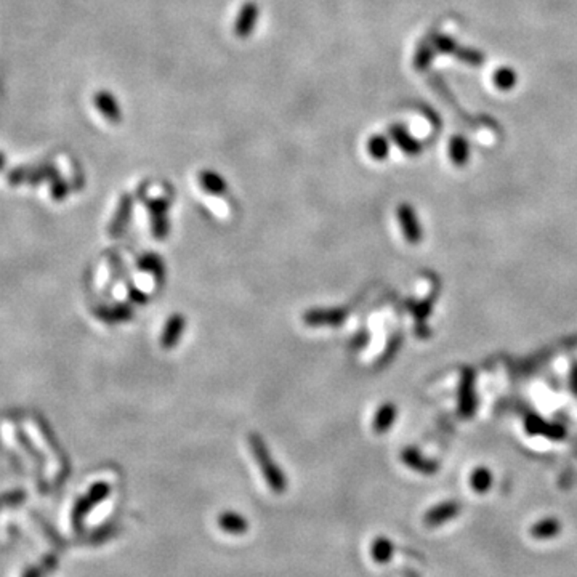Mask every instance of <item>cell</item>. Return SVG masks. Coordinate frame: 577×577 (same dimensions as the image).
Segmentation results:
<instances>
[{"instance_id": "cell-2", "label": "cell", "mask_w": 577, "mask_h": 577, "mask_svg": "<svg viewBox=\"0 0 577 577\" xmlns=\"http://www.w3.org/2000/svg\"><path fill=\"white\" fill-rule=\"evenodd\" d=\"M396 217H398L401 231H403L406 241L411 244L421 242L422 239L421 223H418L417 213L412 209V206H409V204H401V206L396 209Z\"/></svg>"}, {"instance_id": "cell-4", "label": "cell", "mask_w": 577, "mask_h": 577, "mask_svg": "<svg viewBox=\"0 0 577 577\" xmlns=\"http://www.w3.org/2000/svg\"><path fill=\"white\" fill-rule=\"evenodd\" d=\"M459 513H460L459 502H456V500H446V502L431 507V509L425 513L423 523L427 524L428 528H438L441 524L457 518Z\"/></svg>"}, {"instance_id": "cell-20", "label": "cell", "mask_w": 577, "mask_h": 577, "mask_svg": "<svg viewBox=\"0 0 577 577\" xmlns=\"http://www.w3.org/2000/svg\"><path fill=\"white\" fill-rule=\"evenodd\" d=\"M138 266L142 268L143 271H148L159 279L164 276V266H162V261L157 259V255L143 256V259L138 261Z\"/></svg>"}, {"instance_id": "cell-19", "label": "cell", "mask_w": 577, "mask_h": 577, "mask_svg": "<svg viewBox=\"0 0 577 577\" xmlns=\"http://www.w3.org/2000/svg\"><path fill=\"white\" fill-rule=\"evenodd\" d=\"M494 82L499 87V89L509 90L516 84V74L510 68H500L494 74Z\"/></svg>"}, {"instance_id": "cell-22", "label": "cell", "mask_w": 577, "mask_h": 577, "mask_svg": "<svg viewBox=\"0 0 577 577\" xmlns=\"http://www.w3.org/2000/svg\"><path fill=\"white\" fill-rule=\"evenodd\" d=\"M149 217H161V215H167L168 212V202L166 199H151L147 202Z\"/></svg>"}, {"instance_id": "cell-16", "label": "cell", "mask_w": 577, "mask_h": 577, "mask_svg": "<svg viewBox=\"0 0 577 577\" xmlns=\"http://www.w3.org/2000/svg\"><path fill=\"white\" fill-rule=\"evenodd\" d=\"M470 488L476 494H486L492 486V473L486 467H476L470 473Z\"/></svg>"}, {"instance_id": "cell-18", "label": "cell", "mask_w": 577, "mask_h": 577, "mask_svg": "<svg viewBox=\"0 0 577 577\" xmlns=\"http://www.w3.org/2000/svg\"><path fill=\"white\" fill-rule=\"evenodd\" d=\"M449 153H451V159L454 161V164L464 166L465 162L469 161L470 156V148L467 139L462 137H454L451 144H449Z\"/></svg>"}, {"instance_id": "cell-8", "label": "cell", "mask_w": 577, "mask_h": 577, "mask_svg": "<svg viewBox=\"0 0 577 577\" xmlns=\"http://www.w3.org/2000/svg\"><path fill=\"white\" fill-rule=\"evenodd\" d=\"M218 526L221 531L232 534V535H241L246 534L249 531V521L246 516L239 515L237 511L226 510L218 516Z\"/></svg>"}, {"instance_id": "cell-3", "label": "cell", "mask_w": 577, "mask_h": 577, "mask_svg": "<svg viewBox=\"0 0 577 577\" xmlns=\"http://www.w3.org/2000/svg\"><path fill=\"white\" fill-rule=\"evenodd\" d=\"M260 18V7L255 2H246L237 11L235 21V36L239 39H247Z\"/></svg>"}, {"instance_id": "cell-7", "label": "cell", "mask_w": 577, "mask_h": 577, "mask_svg": "<svg viewBox=\"0 0 577 577\" xmlns=\"http://www.w3.org/2000/svg\"><path fill=\"white\" fill-rule=\"evenodd\" d=\"M401 459H403V464L406 467H409L414 471H418L422 475H433L435 471H438V465H436L433 460L425 459L421 452L416 451L414 447H406L403 454H401Z\"/></svg>"}, {"instance_id": "cell-11", "label": "cell", "mask_w": 577, "mask_h": 577, "mask_svg": "<svg viewBox=\"0 0 577 577\" xmlns=\"http://www.w3.org/2000/svg\"><path fill=\"white\" fill-rule=\"evenodd\" d=\"M390 135H392L393 142L404 151L407 156H417L421 153V143L414 139L409 132L406 130L404 125H393L390 128Z\"/></svg>"}, {"instance_id": "cell-13", "label": "cell", "mask_w": 577, "mask_h": 577, "mask_svg": "<svg viewBox=\"0 0 577 577\" xmlns=\"http://www.w3.org/2000/svg\"><path fill=\"white\" fill-rule=\"evenodd\" d=\"M197 180H199L201 188L204 191H207L209 194L223 196L226 190H228V185H226L225 178L213 170H202Z\"/></svg>"}, {"instance_id": "cell-21", "label": "cell", "mask_w": 577, "mask_h": 577, "mask_svg": "<svg viewBox=\"0 0 577 577\" xmlns=\"http://www.w3.org/2000/svg\"><path fill=\"white\" fill-rule=\"evenodd\" d=\"M109 485H106V483H97L95 486H93L92 489H90V492H89V495H87V497H89L93 504H98V502H101V500H104L108 497L109 495Z\"/></svg>"}, {"instance_id": "cell-12", "label": "cell", "mask_w": 577, "mask_h": 577, "mask_svg": "<svg viewBox=\"0 0 577 577\" xmlns=\"http://www.w3.org/2000/svg\"><path fill=\"white\" fill-rule=\"evenodd\" d=\"M95 103L98 109L101 111V114L113 124H119L122 120V111L116 98L108 92H100L95 98Z\"/></svg>"}, {"instance_id": "cell-15", "label": "cell", "mask_w": 577, "mask_h": 577, "mask_svg": "<svg viewBox=\"0 0 577 577\" xmlns=\"http://www.w3.org/2000/svg\"><path fill=\"white\" fill-rule=\"evenodd\" d=\"M395 553V545L393 542L390 540L385 535H378L374 539V542L371 544V557L374 558V562L378 564H385L392 559Z\"/></svg>"}, {"instance_id": "cell-5", "label": "cell", "mask_w": 577, "mask_h": 577, "mask_svg": "<svg viewBox=\"0 0 577 577\" xmlns=\"http://www.w3.org/2000/svg\"><path fill=\"white\" fill-rule=\"evenodd\" d=\"M347 318L345 310H310L303 314V323L311 328L319 325H340Z\"/></svg>"}, {"instance_id": "cell-1", "label": "cell", "mask_w": 577, "mask_h": 577, "mask_svg": "<svg viewBox=\"0 0 577 577\" xmlns=\"http://www.w3.org/2000/svg\"><path fill=\"white\" fill-rule=\"evenodd\" d=\"M249 445L250 451H252L256 464H259V467L261 470V475L265 478L266 485L270 486V489L275 494H284L285 489H287V478H285L284 471L278 467L275 459L271 457L265 441L261 440L260 435L252 433L249 436Z\"/></svg>"}, {"instance_id": "cell-17", "label": "cell", "mask_w": 577, "mask_h": 577, "mask_svg": "<svg viewBox=\"0 0 577 577\" xmlns=\"http://www.w3.org/2000/svg\"><path fill=\"white\" fill-rule=\"evenodd\" d=\"M367 153L376 161H383L388 157L390 153V142L387 137L374 135L367 139Z\"/></svg>"}, {"instance_id": "cell-9", "label": "cell", "mask_w": 577, "mask_h": 577, "mask_svg": "<svg viewBox=\"0 0 577 577\" xmlns=\"http://www.w3.org/2000/svg\"><path fill=\"white\" fill-rule=\"evenodd\" d=\"M562 523H559L558 518L549 516L544 518V520L535 521L531 528H529V534L533 535L534 539L538 540H549L557 538V535L562 533Z\"/></svg>"}, {"instance_id": "cell-10", "label": "cell", "mask_w": 577, "mask_h": 577, "mask_svg": "<svg viewBox=\"0 0 577 577\" xmlns=\"http://www.w3.org/2000/svg\"><path fill=\"white\" fill-rule=\"evenodd\" d=\"M132 209H133V199H132V196L124 194V196L120 197L118 212H116L113 223H111V226H109V235H111V236H119V235H122V231H124V228L127 226L128 220H130Z\"/></svg>"}, {"instance_id": "cell-14", "label": "cell", "mask_w": 577, "mask_h": 577, "mask_svg": "<svg viewBox=\"0 0 577 577\" xmlns=\"http://www.w3.org/2000/svg\"><path fill=\"white\" fill-rule=\"evenodd\" d=\"M396 418V407L392 403H385L378 407L374 417V422H372V428H374L376 433H385L392 428V425Z\"/></svg>"}, {"instance_id": "cell-6", "label": "cell", "mask_w": 577, "mask_h": 577, "mask_svg": "<svg viewBox=\"0 0 577 577\" xmlns=\"http://www.w3.org/2000/svg\"><path fill=\"white\" fill-rule=\"evenodd\" d=\"M186 325V319L183 314H172L170 318L167 319V323L162 329L161 335V345L164 349H172L177 345L178 340L182 339L183 330Z\"/></svg>"}]
</instances>
